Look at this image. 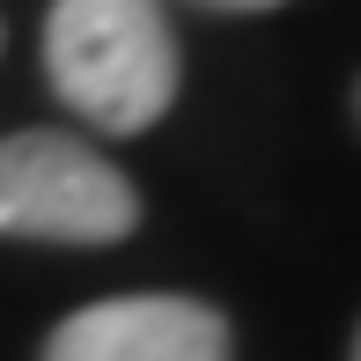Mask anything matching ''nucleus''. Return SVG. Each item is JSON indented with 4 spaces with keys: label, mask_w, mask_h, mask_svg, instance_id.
<instances>
[{
    "label": "nucleus",
    "mask_w": 361,
    "mask_h": 361,
    "mask_svg": "<svg viewBox=\"0 0 361 361\" xmlns=\"http://www.w3.org/2000/svg\"><path fill=\"white\" fill-rule=\"evenodd\" d=\"M44 74L104 133H147L177 104V30L162 0H52Z\"/></svg>",
    "instance_id": "f257e3e1"
},
{
    "label": "nucleus",
    "mask_w": 361,
    "mask_h": 361,
    "mask_svg": "<svg viewBox=\"0 0 361 361\" xmlns=\"http://www.w3.org/2000/svg\"><path fill=\"white\" fill-rule=\"evenodd\" d=\"M140 228V192L74 133L0 140V236L23 243H126Z\"/></svg>",
    "instance_id": "f03ea898"
},
{
    "label": "nucleus",
    "mask_w": 361,
    "mask_h": 361,
    "mask_svg": "<svg viewBox=\"0 0 361 361\" xmlns=\"http://www.w3.org/2000/svg\"><path fill=\"white\" fill-rule=\"evenodd\" d=\"M37 361H228V317L192 295H118L74 310Z\"/></svg>",
    "instance_id": "7ed1b4c3"
},
{
    "label": "nucleus",
    "mask_w": 361,
    "mask_h": 361,
    "mask_svg": "<svg viewBox=\"0 0 361 361\" xmlns=\"http://www.w3.org/2000/svg\"><path fill=\"white\" fill-rule=\"evenodd\" d=\"M192 8H221V15H258V8H281V0H192Z\"/></svg>",
    "instance_id": "20e7f679"
},
{
    "label": "nucleus",
    "mask_w": 361,
    "mask_h": 361,
    "mask_svg": "<svg viewBox=\"0 0 361 361\" xmlns=\"http://www.w3.org/2000/svg\"><path fill=\"white\" fill-rule=\"evenodd\" d=\"M354 361H361V347H354Z\"/></svg>",
    "instance_id": "39448f33"
}]
</instances>
